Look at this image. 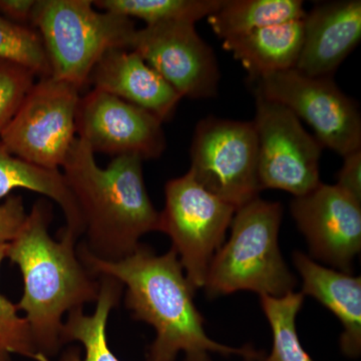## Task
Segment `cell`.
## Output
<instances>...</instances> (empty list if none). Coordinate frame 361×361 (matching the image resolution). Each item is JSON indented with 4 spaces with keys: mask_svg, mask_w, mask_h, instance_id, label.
<instances>
[{
    "mask_svg": "<svg viewBox=\"0 0 361 361\" xmlns=\"http://www.w3.org/2000/svg\"><path fill=\"white\" fill-rule=\"evenodd\" d=\"M142 164L139 157L126 155L99 167L94 152L77 137L61 167L82 215V244L102 260L127 257L145 234L159 231L160 213L149 199Z\"/></svg>",
    "mask_w": 361,
    "mask_h": 361,
    "instance_id": "3",
    "label": "cell"
},
{
    "mask_svg": "<svg viewBox=\"0 0 361 361\" xmlns=\"http://www.w3.org/2000/svg\"><path fill=\"white\" fill-rule=\"evenodd\" d=\"M0 61L27 68L40 78L51 77V68L39 32L0 16Z\"/></svg>",
    "mask_w": 361,
    "mask_h": 361,
    "instance_id": "23",
    "label": "cell"
},
{
    "mask_svg": "<svg viewBox=\"0 0 361 361\" xmlns=\"http://www.w3.org/2000/svg\"><path fill=\"white\" fill-rule=\"evenodd\" d=\"M189 172L209 192L235 208L262 191L258 178V141L252 122L208 116L197 123Z\"/></svg>",
    "mask_w": 361,
    "mask_h": 361,
    "instance_id": "8",
    "label": "cell"
},
{
    "mask_svg": "<svg viewBox=\"0 0 361 361\" xmlns=\"http://www.w3.org/2000/svg\"><path fill=\"white\" fill-rule=\"evenodd\" d=\"M293 262L302 278V292L314 297L338 318L343 332L342 351L357 357L361 351V278L318 264L302 252L293 254Z\"/></svg>",
    "mask_w": 361,
    "mask_h": 361,
    "instance_id": "16",
    "label": "cell"
},
{
    "mask_svg": "<svg viewBox=\"0 0 361 361\" xmlns=\"http://www.w3.org/2000/svg\"><path fill=\"white\" fill-rule=\"evenodd\" d=\"M305 14L300 0H223L207 20L218 37L225 40L267 26L301 20Z\"/></svg>",
    "mask_w": 361,
    "mask_h": 361,
    "instance_id": "20",
    "label": "cell"
},
{
    "mask_svg": "<svg viewBox=\"0 0 361 361\" xmlns=\"http://www.w3.org/2000/svg\"><path fill=\"white\" fill-rule=\"evenodd\" d=\"M303 301L301 292L281 297L260 296L273 336L272 350L263 361H313L303 348L296 329V317Z\"/></svg>",
    "mask_w": 361,
    "mask_h": 361,
    "instance_id": "22",
    "label": "cell"
},
{
    "mask_svg": "<svg viewBox=\"0 0 361 361\" xmlns=\"http://www.w3.org/2000/svg\"><path fill=\"white\" fill-rule=\"evenodd\" d=\"M27 213L20 195L13 194L0 202V245L13 241L25 225Z\"/></svg>",
    "mask_w": 361,
    "mask_h": 361,
    "instance_id": "26",
    "label": "cell"
},
{
    "mask_svg": "<svg viewBox=\"0 0 361 361\" xmlns=\"http://www.w3.org/2000/svg\"><path fill=\"white\" fill-rule=\"evenodd\" d=\"M78 255L94 276L115 278L125 285L126 306L133 317L155 329L156 338L149 346L147 361H176L180 353H185V361H211L210 353L238 355L247 361L262 357L249 346L230 348L209 338L203 316L194 303L195 291L172 248L158 255L140 244L127 257L106 261L80 244Z\"/></svg>",
    "mask_w": 361,
    "mask_h": 361,
    "instance_id": "1",
    "label": "cell"
},
{
    "mask_svg": "<svg viewBox=\"0 0 361 361\" xmlns=\"http://www.w3.org/2000/svg\"><path fill=\"white\" fill-rule=\"evenodd\" d=\"M251 82L254 92L307 123L323 148L341 157L361 149L360 109L332 77H310L294 68Z\"/></svg>",
    "mask_w": 361,
    "mask_h": 361,
    "instance_id": "9",
    "label": "cell"
},
{
    "mask_svg": "<svg viewBox=\"0 0 361 361\" xmlns=\"http://www.w3.org/2000/svg\"><path fill=\"white\" fill-rule=\"evenodd\" d=\"M23 189L42 195L59 204L65 214L66 228L78 237L85 231L82 215L75 197L61 170H51L33 165L13 155L0 141V202Z\"/></svg>",
    "mask_w": 361,
    "mask_h": 361,
    "instance_id": "19",
    "label": "cell"
},
{
    "mask_svg": "<svg viewBox=\"0 0 361 361\" xmlns=\"http://www.w3.org/2000/svg\"><path fill=\"white\" fill-rule=\"evenodd\" d=\"M35 77L27 68L0 61V134L35 85Z\"/></svg>",
    "mask_w": 361,
    "mask_h": 361,
    "instance_id": "25",
    "label": "cell"
},
{
    "mask_svg": "<svg viewBox=\"0 0 361 361\" xmlns=\"http://www.w3.org/2000/svg\"><path fill=\"white\" fill-rule=\"evenodd\" d=\"M101 278L94 314H85L82 308L71 310L61 330L63 344L80 342L84 355L80 348L71 346L61 353L59 361H121L110 348L106 329L109 316L120 302L123 284L115 278Z\"/></svg>",
    "mask_w": 361,
    "mask_h": 361,
    "instance_id": "18",
    "label": "cell"
},
{
    "mask_svg": "<svg viewBox=\"0 0 361 361\" xmlns=\"http://www.w3.org/2000/svg\"><path fill=\"white\" fill-rule=\"evenodd\" d=\"M8 244L0 245V267L6 258ZM18 308L0 293V361L20 355L32 361H51L40 353L33 341L30 324L18 314Z\"/></svg>",
    "mask_w": 361,
    "mask_h": 361,
    "instance_id": "24",
    "label": "cell"
},
{
    "mask_svg": "<svg viewBox=\"0 0 361 361\" xmlns=\"http://www.w3.org/2000/svg\"><path fill=\"white\" fill-rule=\"evenodd\" d=\"M361 39L360 0L322 2L303 18V42L295 68L332 77Z\"/></svg>",
    "mask_w": 361,
    "mask_h": 361,
    "instance_id": "14",
    "label": "cell"
},
{
    "mask_svg": "<svg viewBox=\"0 0 361 361\" xmlns=\"http://www.w3.org/2000/svg\"><path fill=\"white\" fill-rule=\"evenodd\" d=\"M282 206L257 198L240 207L231 223L230 238L216 253L207 273L210 297L240 290L281 297L293 292L295 276L278 244Z\"/></svg>",
    "mask_w": 361,
    "mask_h": 361,
    "instance_id": "4",
    "label": "cell"
},
{
    "mask_svg": "<svg viewBox=\"0 0 361 361\" xmlns=\"http://www.w3.org/2000/svg\"><path fill=\"white\" fill-rule=\"evenodd\" d=\"M30 25L44 44L51 77L80 90L106 52L130 49L137 30L132 18L97 11L90 0H37Z\"/></svg>",
    "mask_w": 361,
    "mask_h": 361,
    "instance_id": "5",
    "label": "cell"
},
{
    "mask_svg": "<svg viewBox=\"0 0 361 361\" xmlns=\"http://www.w3.org/2000/svg\"><path fill=\"white\" fill-rule=\"evenodd\" d=\"M89 84L153 114L163 123L172 118L182 99L172 85L130 49L106 52L90 73Z\"/></svg>",
    "mask_w": 361,
    "mask_h": 361,
    "instance_id": "15",
    "label": "cell"
},
{
    "mask_svg": "<svg viewBox=\"0 0 361 361\" xmlns=\"http://www.w3.org/2000/svg\"><path fill=\"white\" fill-rule=\"evenodd\" d=\"M303 42V20L289 21L223 40L250 80L296 66Z\"/></svg>",
    "mask_w": 361,
    "mask_h": 361,
    "instance_id": "17",
    "label": "cell"
},
{
    "mask_svg": "<svg viewBox=\"0 0 361 361\" xmlns=\"http://www.w3.org/2000/svg\"><path fill=\"white\" fill-rule=\"evenodd\" d=\"M236 210L199 184L189 171L166 184L159 231L170 237L195 292L205 286L209 267L224 244Z\"/></svg>",
    "mask_w": 361,
    "mask_h": 361,
    "instance_id": "6",
    "label": "cell"
},
{
    "mask_svg": "<svg viewBox=\"0 0 361 361\" xmlns=\"http://www.w3.org/2000/svg\"><path fill=\"white\" fill-rule=\"evenodd\" d=\"M75 128L78 139L94 154L153 160L160 158L167 147L161 120L103 90L92 89L80 97Z\"/></svg>",
    "mask_w": 361,
    "mask_h": 361,
    "instance_id": "12",
    "label": "cell"
},
{
    "mask_svg": "<svg viewBox=\"0 0 361 361\" xmlns=\"http://www.w3.org/2000/svg\"><path fill=\"white\" fill-rule=\"evenodd\" d=\"M290 210L312 257L351 274L361 249V203L336 185L320 183L294 197Z\"/></svg>",
    "mask_w": 361,
    "mask_h": 361,
    "instance_id": "13",
    "label": "cell"
},
{
    "mask_svg": "<svg viewBox=\"0 0 361 361\" xmlns=\"http://www.w3.org/2000/svg\"><path fill=\"white\" fill-rule=\"evenodd\" d=\"M37 0H0V16L20 25H30Z\"/></svg>",
    "mask_w": 361,
    "mask_h": 361,
    "instance_id": "28",
    "label": "cell"
},
{
    "mask_svg": "<svg viewBox=\"0 0 361 361\" xmlns=\"http://www.w3.org/2000/svg\"><path fill=\"white\" fill-rule=\"evenodd\" d=\"M94 6L104 11L139 18L146 25L190 23L208 18L223 0H96Z\"/></svg>",
    "mask_w": 361,
    "mask_h": 361,
    "instance_id": "21",
    "label": "cell"
},
{
    "mask_svg": "<svg viewBox=\"0 0 361 361\" xmlns=\"http://www.w3.org/2000/svg\"><path fill=\"white\" fill-rule=\"evenodd\" d=\"M80 92L70 82L52 77L40 78L2 130L0 141L23 160L59 170L77 139Z\"/></svg>",
    "mask_w": 361,
    "mask_h": 361,
    "instance_id": "7",
    "label": "cell"
},
{
    "mask_svg": "<svg viewBox=\"0 0 361 361\" xmlns=\"http://www.w3.org/2000/svg\"><path fill=\"white\" fill-rule=\"evenodd\" d=\"M261 189L303 196L320 184L322 145L289 109L254 92Z\"/></svg>",
    "mask_w": 361,
    "mask_h": 361,
    "instance_id": "10",
    "label": "cell"
},
{
    "mask_svg": "<svg viewBox=\"0 0 361 361\" xmlns=\"http://www.w3.org/2000/svg\"><path fill=\"white\" fill-rule=\"evenodd\" d=\"M51 220L49 202L42 199L33 204L6 255L23 276V293L16 306L25 313L35 346L49 358L63 345L65 313L96 302L99 293V282L78 258V237L65 228L59 241L52 239Z\"/></svg>",
    "mask_w": 361,
    "mask_h": 361,
    "instance_id": "2",
    "label": "cell"
},
{
    "mask_svg": "<svg viewBox=\"0 0 361 361\" xmlns=\"http://www.w3.org/2000/svg\"><path fill=\"white\" fill-rule=\"evenodd\" d=\"M130 49L172 85L182 99H210L217 94L221 78L217 58L194 23L146 25L135 30Z\"/></svg>",
    "mask_w": 361,
    "mask_h": 361,
    "instance_id": "11",
    "label": "cell"
},
{
    "mask_svg": "<svg viewBox=\"0 0 361 361\" xmlns=\"http://www.w3.org/2000/svg\"><path fill=\"white\" fill-rule=\"evenodd\" d=\"M336 186L361 203V149L342 157Z\"/></svg>",
    "mask_w": 361,
    "mask_h": 361,
    "instance_id": "27",
    "label": "cell"
}]
</instances>
